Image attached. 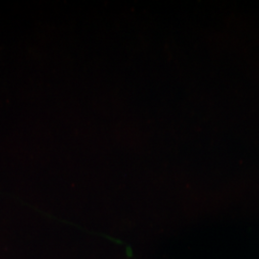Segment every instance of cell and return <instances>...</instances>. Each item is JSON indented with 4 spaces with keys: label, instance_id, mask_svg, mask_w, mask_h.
Wrapping results in <instances>:
<instances>
[]
</instances>
